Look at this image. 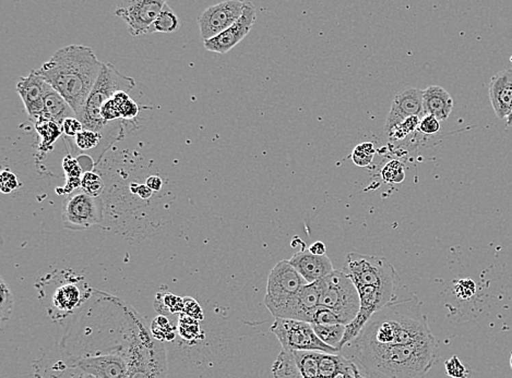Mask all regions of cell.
<instances>
[{
    "label": "cell",
    "instance_id": "cell-32",
    "mask_svg": "<svg viewBox=\"0 0 512 378\" xmlns=\"http://www.w3.org/2000/svg\"><path fill=\"white\" fill-rule=\"evenodd\" d=\"M383 181L388 183H401L405 178L403 165L398 161H391L381 170Z\"/></svg>",
    "mask_w": 512,
    "mask_h": 378
},
{
    "label": "cell",
    "instance_id": "cell-44",
    "mask_svg": "<svg viewBox=\"0 0 512 378\" xmlns=\"http://www.w3.org/2000/svg\"><path fill=\"white\" fill-rule=\"evenodd\" d=\"M132 192H135L136 194L140 196L141 199L149 200L152 196L153 191L149 188L146 185H135L131 187Z\"/></svg>",
    "mask_w": 512,
    "mask_h": 378
},
{
    "label": "cell",
    "instance_id": "cell-10",
    "mask_svg": "<svg viewBox=\"0 0 512 378\" xmlns=\"http://www.w3.org/2000/svg\"><path fill=\"white\" fill-rule=\"evenodd\" d=\"M103 220V202L86 193L68 200L62 212V224L71 230H84L99 225Z\"/></svg>",
    "mask_w": 512,
    "mask_h": 378
},
{
    "label": "cell",
    "instance_id": "cell-43",
    "mask_svg": "<svg viewBox=\"0 0 512 378\" xmlns=\"http://www.w3.org/2000/svg\"><path fill=\"white\" fill-rule=\"evenodd\" d=\"M120 109V113H122V118L126 119V120H131V119L137 117L139 113V107L131 98L124 103L122 106H119Z\"/></svg>",
    "mask_w": 512,
    "mask_h": 378
},
{
    "label": "cell",
    "instance_id": "cell-22",
    "mask_svg": "<svg viewBox=\"0 0 512 378\" xmlns=\"http://www.w3.org/2000/svg\"><path fill=\"white\" fill-rule=\"evenodd\" d=\"M36 124V129L38 135L41 137L42 142L40 144V150H51L54 148V143L57 139L64 133L62 126L56 124L54 121L45 120V119H38Z\"/></svg>",
    "mask_w": 512,
    "mask_h": 378
},
{
    "label": "cell",
    "instance_id": "cell-19",
    "mask_svg": "<svg viewBox=\"0 0 512 378\" xmlns=\"http://www.w3.org/2000/svg\"><path fill=\"white\" fill-rule=\"evenodd\" d=\"M79 279L73 282H65L55 290L51 298V311L53 316H67L73 310H76L82 302L89 298V295H82L79 287Z\"/></svg>",
    "mask_w": 512,
    "mask_h": 378
},
{
    "label": "cell",
    "instance_id": "cell-27",
    "mask_svg": "<svg viewBox=\"0 0 512 378\" xmlns=\"http://www.w3.org/2000/svg\"><path fill=\"white\" fill-rule=\"evenodd\" d=\"M0 291H1V304H0V323L1 329L5 328V324L9 321L12 314L14 306V293L11 291L8 284H5L3 278H0Z\"/></svg>",
    "mask_w": 512,
    "mask_h": 378
},
{
    "label": "cell",
    "instance_id": "cell-29",
    "mask_svg": "<svg viewBox=\"0 0 512 378\" xmlns=\"http://www.w3.org/2000/svg\"><path fill=\"white\" fill-rule=\"evenodd\" d=\"M376 148L370 142L361 143L354 148L352 153V161L359 167H367L372 164Z\"/></svg>",
    "mask_w": 512,
    "mask_h": 378
},
{
    "label": "cell",
    "instance_id": "cell-47",
    "mask_svg": "<svg viewBox=\"0 0 512 378\" xmlns=\"http://www.w3.org/2000/svg\"><path fill=\"white\" fill-rule=\"evenodd\" d=\"M506 126H507L508 128L512 126V107L511 111H510L509 116H508V118L506 119Z\"/></svg>",
    "mask_w": 512,
    "mask_h": 378
},
{
    "label": "cell",
    "instance_id": "cell-13",
    "mask_svg": "<svg viewBox=\"0 0 512 378\" xmlns=\"http://www.w3.org/2000/svg\"><path fill=\"white\" fill-rule=\"evenodd\" d=\"M256 19V7L253 3L245 1L243 14L240 19L216 38L205 40L203 45L205 49L211 53L227 54L248 35Z\"/></svg>",
    "mask_w": 512,
    "mask_h": 378
},
{
    "label": "cell",
    "instance_id": "cell-18",
    "mask_svg": "<svg viewBox=\"0 0 512 378\" xmlns=\"http://www.w3.org/2000/svg\"><path fill=\"white\" fill-rule=\"evenodd\" d=\"M489 100L495 115L507 119L512 107V70H502L491 78Z\"/></svg>",
    "mask_w": 512,
    "mask_h": 378
},
{
    "label": "cell",
    "instance_id": "cell-5",
    "mask_svg": "<svg viewBox=\"0 0 512 378\" xmlns=\"http://www.w3.org/2000/svg\"><path fill=\"white\" fill-rule=\"evenodd\" d=\"M135 86V80L131 77L119 72L110 62H104L102 72L86 100L84 113L78 118L84 124V129L102 133L106 126L105 121L101 117L103 105L112 100L117 92L124 91L128 93Z\"/></svg>",
    "mask_w": 512,
    "mask_h": 378
},
{
    "label": "cell",
    "instance_id": "cell-12",
    "mask_svg": "<svg viewBox=\"0 0 512 378\" xmlns=\"http://www.w3.org/2000/svg\"><path fill=\"white\" fill-rule=\"evenodd\" d=\"M168 360L164 345L153 336L144 342L130 366L128 378H166Z\"/></svg>",
    "mask_w": 512,
    "mask_h": 378
},
{
    "label": "cell",
    "instance_id": "cell-9",
    "mask_svg": "<svg viewBox=\"0 0 512 378\" xmlns=\"http://www.w3.org/2000/svg\"><path fill=\"white\" fill-rule=\"evenodd\" d=\"M163 0H129L119 3L115 14L124 20L132 36L152 34V27L161 14Z\"/></svg>",
    "mask_w": 512,
    "mask_h": 378
},
{
    "label": "cell",
    "instance_id": "cell-4",
    "mask_svg": "<svg viewBox=\"0 0 512 378\" xmlns=\"http://www.w3.org/2000/svg\"><path fill=\"white\" fill-rule=\"evenodd\" d=\"M273 378H342L364 375L359 365L342 353L320 351H286L272 364Z\"/></svg>",
    "mask_w": 512,
    "mask_h": 378
},
{
    "label": "cell",
    "instance_id": "cell-1",
    "mask_svg": "<svg viewBox=\"0 0 512 378\" xmlns=\"http://www.w3.org/2000/svg\"><path fill=\"white\" fill-rule=\"evenodd\" d=\"M104 62L88 46L68 45L55 51L38 75L62 95L79 118L102 72Z\"/></svg>",
    "mask_w": 512,
    "mask_h": 378
},
{
    "label": "cell",
    "instance_id": "cell-40",
    "mask_svg": "<svg viewBox=\"0 0 512 378\" xmlns=\"http://www.w3.org/2000/svg\"><path fill=\"white\" fill-rule=\"evenodd\" d=\"M84 130V124L77 117L67 118L62 124V131L67 137H76Z\"/></svg>",
    "mask_w": 512,
    "mask_h": 378
},
{
    "label": "cell",
    "instance_id": "cell-24",
    "mask_svg": "<svg viewBox=\"0 0 512 378\" xmlns=\"http://www.w3.org/2000/svg\"><path fill=\"white\" fill-rule=\"evenodd\" d=\"M181 27V22L168 3H165L161 14L154 22L152 33H174Z\"/></svg>",
    "mask_w": 512,
    "mask_h": 378
},
{
    "label": "cell",
    "instance_id": "cell-48",
    "mask_svg": "<svg viewBox=\"0 0 512 378\" xmlns=\"http://www.w3.org/2000/svg\"><path fill=\"white\" fill-rule=\"evenodd\" d=\"M510 368H511L512 370V352L511 354H510Z\"/></svg>",
    "mask_w": 512,
    "mask_h": 378
},
{
    "label": "cell",
    "instance_id": "cell-42",
    "mask_svg": "<svg viewBox=\"0 0 512 378\" xmlns=\"http://www.w3.org/2000/svg\"><path fill=\"white\" fill-rule=\"evenodd\" d=\"M18 188V179L12 172L3 170L1 172V191L3 193H10Z\"/></svg>",
    "mask_w": 512,
    "mask_h": 378
},
{
    "label": "cell",
    "instance_id": "cell-38",
    "mask_svg": "<svg viewBox=\"0 0 512 378\" xmlns=\"http://www.w3.org/2000/svg\"><path fill=\"white\" fill-rule=\"evenodd\" d=\"M311 324L331 325L341 324V323L333 312L328 309H324L322 306H319V309L315 313V316H313Z\"/></svg>",
    "mask_w": 512,
    "mask_h": 378
},
{
    "label": "cell",
    "instance_id": "cell-33",
    "mask_svg": "<svg viewBox=\"0 0 512 378\" xmlns=\"http://www.w3.org/2000/svg\"><path fill=\"white\" fill-rule=\"evenodd\" d=\"M101 139L102 133L84 129L75 137V143L79 150H88L97 148V145L100 144Z\"/></svg>",
    "mask_w": 512,
    "mask_h": 378
},
{
    "label": "cell",
    "instance_id": "cell-23",
    "mask_svg": "<svg viewBox=\"0 0 512 378\" xmlns=\"http://www.w3.org/2000/svg\"><path fill=\"white\" fill-rule=\"evenodd\" d=\"M313 325L316 335L318 336L319 339H320L322 342H324V344L328 345V346L331 347V348L337 349V350L340 351V345L341 342H342L343 337H344L345 327H346L345 325Z\"/></svg>",
    "mask_w": 512,
    "mask_h": 378
},
{
    "label": "cell",
    "instance_id": "cell-26",
    "mask_svg": "<svg viewBox=\"0 0 512 378\" xmlns=\"http://www.w3.org/2000/svg\"><path fill=\"white\" fill-rule=\"evenodd\" d=\"M175 326H172V323L163 315L155 317L150 328L154 338L161 342L164 340L172 341L175 338Z\"/></svg>",
    "mask_w": 512,
    "mask_h": 378
},
{
    "label": "cell",
    "instance_id": "cell-15",
    "mask_svg": "<svg viewBox=\"0 0 512 378\" xmlns=\"http://www.w3.org/2000/svg\"><path fill=\"white\" fill-rule=\"evenodd\" d=\"M424 116L423 90L409 87L400 92L394 97L388 117L385 119V135H388L394 128L402 124L405 119L410 117H420L422 119Z\"/></svg>",
    "mask_w": 512,
    "mask_h": 378
},
{
    "label": "cell",
    "instance_id": "cell-8",
    "mask_svg": "<svg viewBox=\"0 0 512 378\" xmlns=\"http://www.w3.org/2000/svg\"><path fill=\"white\" fill-rule=\"evenodd\" d=\"M307 284L290 260H280L268 277L264 306L273 316H277V314Z\"/></svg>",
    "mask_w": 512,
    "mask_h": 378
},
{
    "label": "cell",
    "instance_id": "cell-3",
    "mask_svg": "<svg viewBox=\"0 0 512 378\" xmlns=\"http://www.w3.org/2000/svg\"><path fill=\"white\" fill-rule=\"evenodd\" d=\"M433 336L416 297L396 299L372 315L348 346L391 347L413 344Z\"/></svg>",
    "mask_w": 512,
    "mask_h": 378
},
{
    "label": "cell",
    "instance_id": "cell-46",
    "mask_svg": "<svg viewBox=\"0 0 512 378\" xmlns=\"http://www.w3.org/2000/svg\"><path fill=\"white\" fill-rule=\"evenodd\" d=\"M308 251L315 255H326L327 247L324 242L316 241L308 247Z\"/></svg>",
    "mask_w": 512,
    "mask_h": 378
},
{
    "label": "cell",
    "instance_id": "cell-39",
    "mask_svg": "<svg viewBox=\"0 0 512 378\" xmlns=\"http://www.w3.org/2000/svg\"><path fill=\"white\" fill-rule=\"evenodd\" d=\"M183 314H186V315L192 317V319H196V321L203 319V309H201L199 304H198L194 299L190 298V297L183 298Z\"/></svg>",
    "mask_w": 512,
    "mask_h": 378
},
{
    "label": "cell",
    "instance_id": "cell-21",
    "mask_svg": "<svg viewBox=\"0 0 512 378\" xmlns=\"http://www.w3.org/2000/svg\"><path fill=\"white\" fill-rule=\"evenodd\" d=\"M73 115L76 116V113L71 105L68 104L67 100L56 90L49 86L44 100L43 115L40 119L54 121L62 128L64 121L73 117Z\"/></svg>",
    "mask_w": 512,
    "mask_h": 378
},
{
    "label": "cell",
    "instance_id": "cell-7",
    "mask_svg": "<svg viewBox=\"0 0 512 378\" xmlns=\"http://www.w3.org/2000/svg\"><path fill=\"white\" fill-rule=\"evenodd\" d=\"M271 332L278 338L282 350L286 351H320L341 353L337 349L324 344L316 335L313 325L295 319H275Z\"/></svg>",
    "mask_w": 512,
    "mask_h": 378
},
{
    "label": "cell",
    "instance_id": "cell-45",
    "mask_svg": "<svg viewBox=\"0 0 512 378\" xmlns=\"http://www.w3.org/2000/svg\"><path fill=\"white\" fill-rule=\"evenodd\" d=\"M146 185H148L149 188L151 189L154 192L162 189L163 180L159 177V176H151L146 179Z\"/></svg>",
    "mask_w": 512,
    "mask_h": 378
},
{
    "label": "cell",
    "instance_id": "cell-11",
    "mask_svg": "<svg viewBox=\"0 0 512 378\" xmlns=\"http://www.w3.org/2000/svg\"><path fill=\"white\" fill-rule=\"evenodd\" d=\"M244 7L245 1L227 0L205 9L198 19L203 42L216 38L232 27L243 14Z\"/></svg>",
    "mask_w": 512,
    "mask_h": 378
},
{
    "label": "cell",
    "instance_id": "cell-30",
    "mask_svg": "<svg viewBox=\"0 0 512 378\" xmlns=\"http://www.w3.org/2000/svg\"><path fill=\"white\" fill-rule=\"evenodd\" d=\"M178 330H179V335L186 340H196L199 338L200 328L198 321L188 316L186 314L181 313Z\"/></svg>",
    "mask_w": 512,
    "mask_h": 378
},
{
    "label": "cell",
    "instance_id": "cell-16",
    "mask_svg": "<svg viewBox=\"0 0 512 378\" xmlns=\"http://www.w3.org/2000/svg\"><path fill=\"white\" fill-rule=\"evenodd\" d=\"M49 86L36 70H32L27 77L20 78L16 83V92L23 100L27 115L34 122L43 115L44 100Z\"/></svg>",
    "mask_w": 512,
    "mask_h": 378
},
{
    "label": "cell",
    "instance_id": "cell-34",
    "mask_svg": "<svg viewBox=\"0 0 512 378\" xmlns=\"http://www.w3.org/2000/svg\"><path fill=\"white\" fill-rule=\"evenodd\" d=\"M446 373L451 378H469V368L460 361L457 355H453L445 362Z\"/></svg>",
    "mask_w": 512,
    "mask_h": 378
},
{
    "label": "cell",
    "instance_id": "cell-31",
    "mask_svg": "<svg viewBox=\"0 0 512 378\" xmlns=\"http://www.w3.org/2000/svg\"><path fill=\"white\" fill-rule=\"evenodd\" d=\"M81 188L84 193L93 198H100L102 193L104 185L100 176H97L94 172H86L82 176Z\"/></svg>",
    "mask_w": 512,
    "mask_h": 378
},
{
    "label": "cell",
    "instance_id": "cell-20",
    "mask_svg": "<svg viewBox=\"0 0 512 378\" xmlns=\"http://www.w3.org/2000/svg\"><path fill=\"white\" fill-rule=\"evenodd\" d=\"M423 106L425 116L445 121L452 113L453 98L441 86L431 85L423 90Z\"/></svg>",
    "mask_w": 512,
    "mask_h": 378
},
{
    "label": "cell",
    "instance_id": "cell-49",
    "mask_svg": "<svg viewBox=\"0 0 512 378\" xmlns=\"http://www.w3.org/2000/svg\"><path fill=\"white\" fill-rule=\"evenodd\" d=\"M510 62H511V64H512V56H511V58H510Z\"/></svg>",
    "mask_w": 512,
    "mask_h": 378
},
{
    "label": "cell",
    "instance_id": "cell-6",
    "mask_svg": "<svg viewBox=\"0 0 512 378\" xmlns=\"http://www.w3.org/2000/svg\"><path fill=\"white\" fill-rule=\"evenodd\" d=\"M359 295L355 284L343 269H335L321 280L320 306L337 315L348 326L359 312Z\"/></svg>",
    "mask_w": 512,
    "mask_h": 378
},
{
    "label": "cell",
    "instance_id": "cell-17",
    "mask_svg": "<svg viewBox=\"0 0 512 378\" xmlns=\"http://www.w3.org/2000/svg\"><path fill=\"white\" fill-rule=\"evenodd\" d=\"M289 260L308 284L320 282L335 271L327 254L315 255L309 251H299Z\"/></svg>",
    "mask_w": 512,
    "mask_h": 378
},
{
    "label": "cell",
    "instance_id": "cell-41",
    "mask_svg": "<svg viewBox=\"0 0 512 378\" xmlns=\"http://www.w3.org/2000/svg\"><path fill=\"white\" fill-rule=\"evenodd\" d=\"M64 170L68 177H71V179H82L81 167L79 165L78 161L71 159V156H67L64 161Z\"/></svg>",
    "mask_w": 512,
    "mask_h": 378
},
{
    "label": "cell",
    "instance_id": "cell-36",
    "mask_svg": "<svg viewBox=\"0 0 512 378\" xmlns=\"http://www.w3.org/2000/svg\"><path fill=\"white\" fill-rule=\"evenodd\" d=\"M441 130V124L438 119L433 116H424L421 124L418 126V132L423 135H435L439 133Z\"/></svg>",
    "mask_w": 512,
    "mask_h": 378
},
{
    "label": "cell",
    "instance_id": "cell-28",
    "mask_svg": "<svg viewBox=\"0 0 512 378\" xmlns=\"http://www.w3.org/2000/svg\"><path fill=\"white\" fill-rule=\"evenodd\" d=\"M421 120L422 119L420 117H410V118L405 119L402 124L394 128L387 137L391 141H396V142L403 141L409 135H414L415 132H418V126L421 124Z\"/></svg>",
    "mask_w": 512,
    "mask_h": 378
},
{
    "label": "cell",
    "instance_id": "cell-25",
    "mask_svg": "<svg viewBox=\"0 0 512 378\" xmlns=\"http://www.w3.org/2000/svg\"><path fill=\"white\" fill-rule=\"evenodd\" d=\"M155 310L164 316L165 314L183 313V299L165 291L159 293L155 299Z\"/></svg>",
    "mask_w": 512,
    "mask_h": 378
},
{
    "label": "cell",
    "instance_id": "cell-2",
    "mask_svg": "<svg viewBox=\"0 0 512 378\" xmlns=\"http://www.w3.org/2000/svg\"><path fill=\"white\" fill-rule=\"evenodd\" d=\"M346 347L350 348L348 359L359 365L366 378H426L438 357L434 335L401 346Z\"/></svg>",
    "mask_w": 512,
    "mask_h": 378
},
{
    "label": "cell",
    "instance_id": "cell-14",
    "mask_svg": "<svg viewBox=\"0 0 512 378\" xmlns=\"http://www.w3.org/2000/svg\"><path fill=\"white\" fill-rule=\"evenodd\" d=\"M320 298L321 280L307 284L277 314L275 319H295L311 324L320 306Z\"/></svg>",
    "mask_w": 512,
    "mask_h": 378
},
{
    "label": "cell",
    "instance_id": "cell-37",
    "mask_svg": "<svg viewBox=\"0 0 512 378\" xmlns=\"http://www.w3.org/2000/svg\"><path fill=\"white\" fill-rule=\"evenodd\" d=\"M101 117H102L103 120L105 121L106 124L108 122L116 120V119L122 118V113H120L118 105L115 103L113 98L103 105L102 108H101Z\"/></svg>",
    "mask_w": 512,
    "mask_h": 378
},
{
    "label": "cell",
    "instance_id": "cell-35",
    "mask_svg": "<svg viewBox=\"0 0 512 378\" xmlns=\"http://www.w3.org/2000/svg\"><path fill=\"white\" fill-rule=\"evenodd\" d=\"M453 291L459 299L469 300L472 297H474L475 293H476V284L472 279H460L458 282H455Z\"/></svg>",
    "mask_w": 512,
    "mask_h": 378
}]
</instances>
